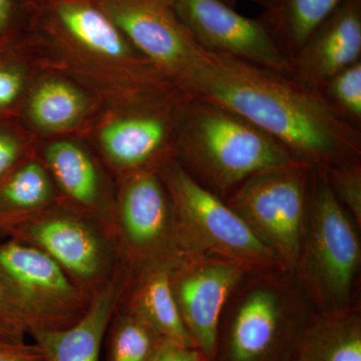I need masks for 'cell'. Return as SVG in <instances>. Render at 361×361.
<instances>
[{
  "instance_id": "44dd1931",
  "label": "cell",
  "mask_w": 361,
  "mask_h": 361,
  "mask_svg": "<svg viewBox=\"0 0 361 361\" xmlns=\"http://www.w3.org/2000/svg\"><path fill=\"white\" fill-rule=\"evenodd\" d=\"M54 177L73 200L90 205L99 194V177L89 156L73 142L51 144L45 152Z\"/></svg>"
},
{
  "instance_id": "f1b7e54d",
  "label": "cell",
  "mask_w": 361,
  "mask_h": 361,
  "mask_svg": "<svg viewBox=\"0 0 361 361\" xmlns=\"http://www.w3.org/2000/svg\"><path fill=\"white\" fill-rule=\"evenodd\" d=\"M23 80L14 71L0 70V106H8L20 94Z\"/></svg>"
},
{
  "instance_id": "83f0119b",
  "label": "cell",
  "mask_w": 361,
  "mask_h": 361,
  "mask_svg": "<svg viewBox=\"0 0 361 361\" xmlns=\"http://www.w3.org/2000/svg\"><path fill=\"white\" fill-rule=\"evenodd\" d=\"M0 361H45L37 344L0 339Z\"/></svg>"
},
{
  "instance_id": "2e32d148",
  "label": "cell",
  "mask_w": 361,
  "mask_h": 361,
  "mask_svg": "<svg viewBox=\"0 0 361 361\" xmlns=\"http://www.w3.org/2000/svg\"><path fill=\"white\" fill-rule=\"evenodd\" d=\"M342 0H270L261 20L289 61Z\"/></svg>"
},
{
  "instance_id": "30bf717a",
  "label": "cell",
  "mask_w": 361,
  "mask_h": 361,
  "mask_svg": "<svg viewBox=\"0 0 361 361\" xmlns=\"http://www.w3.org/2000/svg\"><path fill=\"white\" fill-rule=\"evenodd\" d=\"M358 61L361 0H342L291 59L289 75L300 84L322 92L330 78Z\"/></svg>"
},
{
  "instance_id": "5b68a950",
  "label": "cell",
  "mask_w": 361,
  "mask_h": 361,
  "mask_svg": "<svg viewBox=\"0 0 361 361\" xmlns=\"http://www.w3.org/2000/svg\"><path fill=\"white\" fill-rule=\"evenodd\" d=\"M166 176L183 223L198 248L245 267L281 265L250 226L184 168L169 166Z\"/></svg>"
},
{
  "instance_id": "3957f363",
  "label": "cell",
  "mask_w": 361,
  "mask_h": 361,
  "mask_svg": "<svg viewBox=\"0 0 361 361\" xmlns=\"http://www.w3.org/2000/svg\"><path fill=\"white\" fill-rule=\"evenodd\" d=\"M323 307L341 311L360 265V243L323 169L311 170L310 201L297 266Z\"/></svg>"
},
{
  "instance_id": "cb8c5ba5",
  "label": "cell",
  "mask_w": 361,
  "mask_h": 361,
  "mask_svg": "<svg viewBox=\"0 0 361 361\" xmlns=\"http://www.w3.org/2000/svg\"><path fill=\"white\" fill-rule=\"evenodd\" d=\"M322 92L346 122L360 129L361 61L330 78Z\"/></svg>"
},
{
  "instance_id": "f546056e",
  "label": "cell",
  "mask_w": 361,
  "mask_h": 361,
  "mask_svg": "<svg viewBox=\"0 0 361 361\" xmlns=\"http://www.w3.org/2000/svg\"><path fill=\"white\" fill-rule=\"evenodd\" d=\"M18 155V142L0 133V178L13 165Z\"/></svg>"
},
{
  "instance_id": "277c9868",
  "label": "cell",
  "mask_w": 361,
  "mask_h": 361,
  "mask_svg": "<svg viewBox=\"0 0 361 361\" xmlns=\"http://www.w3.org/2000/svg\"><path fill=\"white\" fill-rule=\"evenodd\" d=\"M311 170L299 166L258 173L227 202L276 253L281 265L291 269L297 267L302 247Z\"/></svg>"
},
{
  "instance_id": "ffe728a7",
  "label": "cell",
  "mask_w": 361,
  "mask_h": 361,
  "mask_svg": "<svg viewBox=\"0 0 361 361\" xmlns=\"http://www.w3.org/2000/svg\"><path fill=\"white\" fill-rule=\"evenodd\" d=\"M87 109L84 94L63 80L42 82L33 92L28 113L39 129L59 132L73 127L80 120Z\"/></svg>"
},
{
  "instance_id": "8fae6325",
  "label": "cell",
  "mask_w": 361,
  "mask_h": 361,
  "mask_svg": "<svg viewBox=\"0 0 361 361\" xmlns=\"http://www.w3.org/2000/svg\"><path fill=\"white\" fill-rule=\"evenodd\" d=\"M283 308L277 292L257 286L241 299L230 324L228 361H264L277 348Z\"/></svg>"
},
{
  "instance_id": "9a60e30c",
  "label": "cell",
  "mask_w": 361,
  "mask_h": 361,
  "mask_svg": "<svg viewBox=\"0 0 361 361\" xmlns=\"http://www.w3.org/2000/svg\"><path fill=\"white\" fill-rule=\"evenodd\" d=\"M166 118L142 114L118 118L102 130L101 142L109 157L123 167H137L151 160L169 139Z\"/></svg>"
},
{
  "instance_id": "7a4b0ae2",
  "label": "cell",
  "mask_w": 361,
  "mask_h": 361,
  "mask_svg": "<svg viewBox=\"0 0 361 361\" xmlns=\"http://www.w3.org/2000/svg\"><path fill=\"white\" fill-rule=\"evenodd\" d=\"M182 104L180 149L198 175L197 182L217 196L258 173L307 167L276 140L224 106L186 92Z\"/></svg>"
},
{
  "instance_id": "d4e9b609",
  "label": "cell",
  "mask_w": 361,
  "mask_h": 361,
  "mask_svg": "<svg viewBox=\"0 0 361 361\" xmlns=\"http://www.w3.org/2000/svg\"><path fill=\"white\" fill-rule=\"evenodd\" d=\"M332 192L344 208L361 224V167L360 161H345L325 169Z\"/></svg>"
},
{
  "instance_id": "ba28073f",
  "label": "cell",
  "mask_w": 361,
  "mask_h": 361,
  "mask_svg": "<svg viewBox=\"0 0 361 361\" xmlns=\"http://www.w3.org/2000/svg\"><path fill=\"white\" fill-rule=\"evenodd\" d=\"M0 276L30 319L32 334L71 325L66 306L75 300V288L44 251L16 241L0 244Z\"/></svg>"
},
{
  "instance_id": "603a6c76",
  "label": "cell",
  "mask_w": 361,
  "mask_h": 361,
  "mask_svg": "<svg viewBox=\"0 0 361 361\" xmlns=\"http://www.w3.org/2000/svg\"><path fill=\"white\" fill-rule=\"evenodd\" d=\"M159 338L137 315L123 318L111 332L108 361H147Z\"/></svg>"
},
{
  "instance_id": "4316f807",
  "label": "cell",
  "mask_w": 361,
  "mask_h": 361,
  "mask_svg": "<svg viewBox=\"0 0 361 361\" xmlns=\"http://www.w3.org/2000/svg\"><path fill=\"white\" fill-rule=\"evenodd\" d=\"M147 361H211L197 348H189L167 338H160Z\"/></svg>"
},
{
  "instance_id": "4dcf8cb0",
  "label": "cell",
  "mask_w": 361,
  "mask_h": 361,
  "mask_svg": "<svg viewBox=\"0 0 361 361\" xmlns=\"http://www.w3.org/2000/svg\"><path fill=\"white\" fill-rule=\"evenodd\" d=\"M13 8V0H0V32L11 23Z\"/></svg>"
},
{
  "instance_id": "7402d4cb",
  "label": "cell",
  "mask_w": 361,
  "mask_h": 361,
  "mask_svg": "<svg viewBox=\"0 0 361 361\" xmlns=\"http://www.w3.org/2000/svg\"><path fill=\"white\" fill-rule=\"evenodd\" d=\"M51 194V183L44 169L37 163L27 164L0 191V219L6 214L44 205Z\"/></svg>"
},
{
  "instance_id": "484cf974",
  "label": "cell",
  "mask_w": 361,
  "mask_h": 361,
  "mask_svg": "<svg viewBox=\"0 0 361 361\" xmlns=\"http://www.w3.org/2000/svg\"><path fill=\"white\" fill-rule=\"evenodd\" d=\"M32 324L16 297L0 276V339L25 341Z\"/></svg>"
},
{
  "instance_id": "836d02e7",
  "label": "cell",
  "mask_w": 361,
  "mask_h": 361,
  "mask_svg": "<svg viewBox=\"0 0 361 361\" xmlns=\"http://www.w3.org/2000/svg\"><path fill=\"white\" fill-rule=\"evenodd\" d=\"M169 1H171V2H172V0H169Z\"/></svg>"
},
{
  "instance_id": "52a82bcc",
  "label": "cell",
  "mask_w": 361,
  "mask_h": 361,
  "mask_svg": "<svg viewBox=\"0 0 361 361\" xmlns=\"http://www.w3.org/2000/svg\"><path fill=\"white\" fill-rule=\"evenodd\" d=\"M172 6L207 51L289 73L290 61L261 18L242 16L222 0H172Z\"/></svg>"
},
{
  "instance_id": "8992f818",
  "label": "cell",
  "mask_w": 361,
  "mask_h": 361,
  "mask_svg": "<svg viewBox=\"0 0 361 361\" xmlns=\"http://www.w3.org/2000/svg\"><path fill=\"white\" fill-rule=\"evenodd\" d=\"M103 8L126 39L180 87L198 66L202 47L179 20L172 2L103 0Z\"/></svg>"
},
{
  "instance_id": "7c38bea8",
  "label": "cell",
  "mask_w": 361,
  "mask_h": 361,
  "mask_svg": "<svg viewBox=\"0 0 361 361\" xmlns=\"http://www.w3.org/2000/svg\"><path fill=\"white\" fill-rule=\"evenodd\" d=\"M116 298V284L109 285L73 324L59 329L35 330L32 336L45 361H99Z\"/></svg>"
},
{
  "instance_id": "d6986e66",
  "label": "cell",
  "mask_w": 361,
  "mask_h": 361,
  "mask_svg": "<svg viewBox=\"0 0 361 361\" xmlns=\"http://www.w3.org/2000/svg\"><path fill=\"white\" fill-rule=\"evenodd\" d=\"M137 316L159 337L196 348L180 315L167 273L157 272L142 284Z\"/></svg>"
},
{
  "instance_id": "ac0fdd59",
  "label": "cell",
  "mask_w": 361,
  "mask_h": 361,
  "mask_svg": "<svg viewBox=\"0 0 361 361\" xmlns=\"http://www.w3.org/2000/svg\"><path fill=\"white\" fill-rule=\"evenodd\" d=\"M58 16L66 32L90 51L104 58L129 56L127 39L104 11L82 2H63Z\"/></svg>"
},
{
  "instance_id": "d6a6232c",
  "label": "cell",
  "mask_w": 361,
  "mask_h": 361,
  "mask_svg": "<svg viewBox=\"0 0 361 361\" xmlns=\"http://www.w3.org/2000/svg\"><path fill=\"white\" fill-rule=\"evenodd\" d=\"M223 2H225L226 4H228V6H230L231 7L236 6V0H222Z\"/></svg>"
},
{
  "instance_id": "6da1fadb",
  "label": "cell",
  "mask_w": 361,
  "mask_h": 361,
  "mask_svg": "<svg viewBox=\"0 0 361 361\" xmlns=\"http://www.w3.org/2000/svg\"><path fill=\"white\" fill-rule=\"evenodd\" d=\"M180 87L245 118L310 169L360 160V129L322 92L289 73L202 47L198 66Z\"/></svg>"
},
{
  "instance_id": "9c48e42d",
  "label": "cell",
  "mask_w": 361,
  "mask_h": 361,
  "mask_svg": "<svg viewBox=\"0 0 361 361\" xmlns=\"http://www.w3.org/2000/svg\"><path fill=\"white\" fill-rule=\"evenodd\" d=\"M245 268L226 259H205L191 266L173 289L195 345L211 361L217 353L223 308Z\"/></svg>"
},
{
  "instance_id": "e0dca14e",
  "label": "cell",
  "mask_w": 361,
  "mask_h": 361,
  "mask_svg": "<svg viewBox=\"0 0 361 361\" xmlns=\"http://www.w3.org/2000/svg\"><path fill=\"white\" fill-rule=\"evenodd\" d=\"M296 361H361L360 319L334 312L304 334Z\"/></svg>"
},
{
  "instance_id": "4fadbf2b",
  "label": "cell",
  "mask_w": 361,
  "mask_h": 361,
  "mask_svg": "<svg viewBox=\"0 0 361 361\" xmlns=\"http://www.w3.org/2000/svg\"><path fill=\"white\" fill-rule=\"evenodd\" d=\"M30 236L61 268L77 276H94L99 269L102 251L89 228L70 218H52L30 228Z\"/></svg>"
},
{
  "instance_id": "1f68e13d",
  "label": "cell",
  "mask_w": 361,
  "mask_h": 361,
  "mask_svg": "<svg viewBox=\"0 0 361 361\" xmlns=\"http://www.w3.org/2000/svg\"><path fill=\"white\" fill-rule=\"evenodd\" d=\"M251 1L255 2L258 6H262L265 9L269 4L270 0H251Z\"/></svg>"
},
{
  "instance_id": "5bb4252c",
  "label": "cell",
  "mask_w": 361,
  "mask_h": 361,
  "mask_svg": "<svg viewBox=\"0 0 361 361\" xmlns=\"http://www.w3.org/2000/svg\"><path fill=\"white\" fill-rule=\"evenodd\" d=\"M122 222L128 239L135 246L152 245L165 234L168 199L160 180L153 173H139L126 188Z\"/></svg>"
}]
</instances>
